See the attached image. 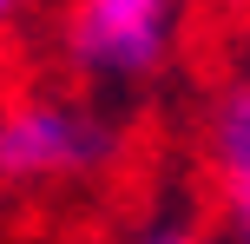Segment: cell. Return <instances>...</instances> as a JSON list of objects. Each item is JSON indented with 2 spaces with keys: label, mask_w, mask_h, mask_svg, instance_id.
<instances>
[{
  "label": "cell",
  "mask_w": 250,
  "mask_h": 244,
  "mask_svg": "<svg viewBox=\"0 0 250 244\" xmlns=\"http://www.w3.org/2000/svg\"><path fill=\"white\" fill-rule=\"evenodd\" d=\"M237 7H244V13H250V0H237Z\"/></svg>",
  "instance_id": "cell-6"
},
{
  "label": "cell",
  "mask_w": 250,
  "mask_h": 244,
  "mask_svg": "<svg viewBox=\"0 0 250 244\" xmlns=\"http://www.w3.org/2000/svg\"><path fill=\"white\" fill-rule=\"evenodd\" d=\"M198 158L211 178L217 218H224L217 244H250V66L211 86V99L198 112Z\"/></svg>",
  "instance_id": "cell-3"
},
{
  "label": "cell",
  "mask_w": 250,
  "mask_h": 244,
  "mask_svg": "<svg viewBox=\"0 0 250 244\" xmlns=\"http://www.w3.org/2000/svg\"><path fill=\"white\" fill-rule=\"evenodd\" d=\"M26 13H33V0H0V33H13Z\"/></svg>",
  "instance_id": "cell-5"
},
{
  "label": "cell",
  "mask_w": 250,
  "mask_h": 244,
  "mask_svg": "<svg viewBox=\"0 0 250 244\" xmlns=\"http://www.w3.org/2000/svg\"><path fill=\"white\" fill-rule=\"evenodd\" d=\"M191 20H198V0H66L60 53L92 86H151L185 53Z\"/></svg>",
  "instance_id": "cell-1"
},
{
  "label": "cell",
  "mask_w": 250,
  "mask_h": 244,
  "mask_svg": "<svg viewBox=\"0 0 250 244\" xmlns=\"http://www.w3.org/2000/svg\"><path fill=\"white\" fill-rule=\"evenodd\" d=\"M145 244H217V238H204V231H191V224H158Z\"/></svg>",
  "instance_id": "cell-4"
},
{
  "label": "cell",
  "mask_w": 250,
  "mask_h": 244,
  "mask_svg": "<svg viewBox=\"0 0 250 244\" xmlns=\"http://www.w3.org/2000/svg\"><path fill=\"white\" fill-rule=\"evenodd\" d=\"M125 152L119 119L86 92H26L0 106V185H73Z\"/></svg>",
  "instance_id": "cell-2"
}]
</instances>
